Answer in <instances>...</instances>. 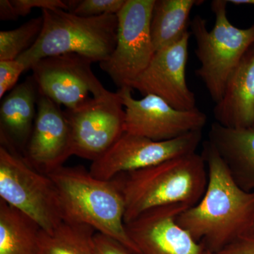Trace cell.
I'll return each mask as SVG.
<instances>
[{
    "instance_id": "1",
    "label": "cell",
    "mask_w": 254,
    "mask_h": 254,
    "mask_svg": "<svg viewBox=\"0 0 254 254\" xmlns=\"http://www.w3.org/2000/svg\"><path fill=\"white\" fill-rule=\"evenodd\" d=\"M202 156L208 170L201 200L177 217V223L205 248L217 254L247 236L254 225V191L242 190L210 141L203 143Z\"/></svg>"
},
{
    "instance_id": "2",
    "label": "cell",
    "mask_w": 254,
    "mask_h": 254,
    "mask_svg": "<svg viewBox=\"0 0 254 254\" xmlns=\"http://www.w3.org/2000/svg\"><path fill=\"white\" fill-rule=\"evenodd\" d=\"M114 179L123 192L126 224L157 207L194 206L204 195L208 175L203 157L193 153Z\"/></svg>"
},
{
    "instance_id": "3",
    "label": "cell",
    "mask_w": 254,
    "mask_h": 254,
    "mask_svg": "<svg viewBox=\"0 0 254 254\" xmlns=\"http://www.w3.org/2000/svg\"><path fill=\"white\" fill-rule=\"evenodd\" d=\"M48 175L58 189L63 220L90 225L136 253L125 226L123 192L115 179L95 178L83 166H63Z\"/></svg>"
},
{
    "instance_id": "4",
    "label": "cell",
    "mask_w": 254,
    "mask_h": 254,
    "mask_svg": "<svg viewBox=\"0 0 254 254\" xmlns=\"http://www.w3.org/2000/svg\"><path fill=\"white\" fill-rule=\"evenodd\" d=\"M43 28L33 46L18 61L31 69L48 57L76 53L93 63L106 61L118 40V15L83 17L63 9H43Z\"/></svg>"
},
{
    "instance_id": "5",
    "label": "cell",
    "mask_w": 254,
    "mask_h": 254,
    "mask_svg": "<svg viewBox=\"0 0 254 254\" xmlns=\"http://www.w3.org/2000/svg\"><path fill=\"white\" fill-rule=\"evenodd\" d=\"M227 0L211 1L215 23L210 31L200 15L190 22L196 43L195 54L200 64L195 73L215 103L221 100L232 72L254 45V23L247 28L236 27L227 18Z\"/></svg>"
},
{
    "instance_id": "6",
    "label": "cell",
    "mask_w": 254,
    "mask_h": 254,
    "mask_svg": "<svg viewBox=\"0 0 254 254\" xmlns=\"http://www.w3.org/2000/svg\"><path fill=\"white\" fill-rule=\"evenodd\" d=\"M0 141V199L33 219L45 232L54 231L63 220L54 182L9 143Z\"/></svg>"
},
{
    "instance_id": "7",
    "label": "cell",
    "mask_w": 254,
    "mask_h": 254,
    "mask_svg": "<svg viewBox=\"0 0 254 254\" xmlns=\"http://www.w3.org/2000/svg\"><path fill=\"white\" fill-rule=\"evenodd\" d=\"M155 0H126L118 14L117 45L106 61L100 63L119 88H131L155 53L150 21ZM132 89V88H131Z\"/></svg>"
},
{
    "instance_id": "8",
    "label": "cell",
    "mask_w": 254,
    "mask_h": 254,
    "mask_svg": "<svg viewBox=\"0 0 254 254\" xmlns=\"http://www.w3.org/2000/svg\"><path fill=\"white\" fill-rule=\"evenodd\" d=\"M89 58L76 53L48 57L31 69L38 93L66 110H73L109 93L91 69Z\"/></svg>"
},
{
    "instance_id": "9",
    "label": "cell",
    "mask_w": 254,
    "mask_h": 254,
    "mask_svg": "<svg viewBox=\"0 0 254 254\" xmlns=\"http://www.w3.org/2000/svg\"><path fill=\"white\" fill-rule=\"evenodd\" d=\"M202 136V131H195L170 141H155L125 132L101 158L92 162L89 171L95 178L109 181L121 174L196 153Z\"/></svg>"
},
{
    "instance_id": "10",
    "label": "cell",
    "mask_w": 254,
    "mask_h": 254,
    "mask_svg": "<svg viewBox=\"0 0 254 254\" xmlns=\"http://www.w3.org/2000/svg\"><path fill=\"white\" fill-rule=\"evenodd\" d=\"M71 127L73 155L94 162L125 133V110L118 92H109L65 111Z\"/></svg>"
},
{
    "instance_id": "11",
    "label": "cell",
    "mask_w": 254,
    "mask_h": 254,
    "mask_svg": "<svg viewBox=\"0 0 254 254\" xmlns=\"http://www.w3.org/2000/svg\"><path fill=\"white\" fill-rule=\"evenodd\" d=\"M132 90L123 88L118 91L125 107L127 133L155 141H170L190 132L202 131L206 124V115L198 108L177 110L151 94L135 99Z\"/></svg>"
},
{
    "instance_id": "12",
    "label": "cell",
    "mask_w": 254,
    "mask_h": 254,
    "mask_svg": "<svg viewBox=\"0 0 254 254\" xmlns=\"http://www.w3.org/2000/svg\"><path fill=\"white\" fill-rule=\"evenodd\" d=\"M188 208L183 204L157 207L125 224L134 254H204V245L177 223V217Z\"/></svg>"
},
{
    "instance_id": "13",
    "label": "cell",
    "mask_w": 254,
    "mask_h": 254,
    "mask_svg": "<svg viewBox=\"0 0 254 254\" xmlns=\"http://www.w3.org/2000/svg\"><path fill=\"white\" fill-rule=\"evenodd\" d=\"M191 33L173 46L155 52L146 69L132 84L142 94L154 95L179 110L196 108L194 92L187 85L186 68Z\"/></svg>"
},
{
    "instance_id": "14",
    "label": "cell",
    "mask_w": 254,
    "mask_h": 254,
    "mask_svg": "<svg viewBox=\"0 0 254 254\" xmlns=\"http://www.w3.org/2000/svg\"><path fill=\"white\" fill-rule=\"evenodd\" d=\"M72 155L71 127L65 112L39 94L34 126L23 156L37 170L49 175Z\"/></svg>"
},
{
    "instance_id": "15",
    "label": "cell",
    "mask_w": 254,
    "mask_h": 254,
    "mask_svg": "<svg viewBox=\"0 0 254 254\" xmlns=\"http://www.w3.org/2000/svg\"><path fill=\"white\" fill-rule=\"evenodd\" d=\"M215 122L230 128L254 125V45L227 81L223 97L213 108Z\"/></svg>"
},
{
    "instance_id": "16",
    "label": "cell",
    "mask_w": 254,
    "mask_h": 254,
    "mask_svg": "<svg viewBox=\"0 0 254 254\" xmlns=\"http://www.w3.org/2000/svg\"><path fill=\"white\" fill-rule=\"evenodd\" d=\"M208 141L237 185L246 191H254V125L230 128L215 122L210 126Z\"/></svg>"
},
{
    "instance_id": "17",
    "label": "cell",
    "mask_w": 254,
    "mask_h": 254,
    "mask_svg": "<svg viewBox=\"0 0 254 254\" xmlns=\"http://www.w3.org/2000/svg\"><path fill=\"white\" fill-rule=\"evenodd\" d=\"M38 88L33 76L14 87L0 108V138L24 153L37 113Z\"/></svg>"
},
{
    "instance_id": "18",
    "label": "cell",
    "mask_w": 254,
    "mask_h": 254,
    "mask_svg": "<svg viewBox=\"0 0 254 254\" xmlns=\"http://www.w3.org/2000/svg\"><path fill=\"white\" fill-rule=\"evenodd\" d=\"M197 0H155L150 33L155 51L176 43L188 32L190 16Z\"/></svg>"
},
{
    "instance_id": "19",
    "label": "cell",
    "mask_w": 254,
    "mask_h": 254,
    "mask_svg": "<svg viewBox=\"0 0 254 254\" xmlns=\"http://www.w3.org/2000/svg\"><path fill=\"white\" fill-rule=\"evenodd\" d=\"M42 230L33 219L0 199V254H38Z\"/></svg>"
},
{
    "instance_id": "20",
    "label": "cell",
    "mask_w": 254,
    "mask_h": 254,
    "mask_svg": "<svg viewBox=\"0 0 254 254\" xmlns=\"http://www.w3.org/2000/svg\"><path fill=\"white\" fill-rule=\"evenodd\" d=\"M96 232L86 224L63 220L54 231L41 230L38 254H95Z\"/></svg>"
},
{
    "instance_id": "21",
    "label": "cell",
    "mask_w": 254,
    "mask_h": 254,
    "mask_svg": "<svg viewBox=\"0 0 254 254\" xmlns=\"http://www.w3.org/2000/svg\"><path fill=\"white\" fill-rule=\"evenodd\" d=\"M43 17L29 20L20 27L0 32V61L17 60L36 43L43 28Z\"/></svg>"
},
{
    "instance_id": "22",
    "label": "cell",
    "mask_w": 254,
    "mask_h": 254,
    "mask_svg": "<svg viewBox=\"0 0 254 254\" xmlns=\"http://www.w3.org/2000/svg\"><path fill=\"white\" fill-rule=\"evenodd\" d=\"M34 8L68 11L66 1L63 0H1L0 19L16 21L19 17L27 16Z\"/></svg>"
},
{
    "instance_id": "23",
    "label": "cell",
    "mask_w": 254,
    "mask_h": 254,
    "mask_svg": "<svg viewBox=\"0 0 254 254\" xmlns=\"http://www.w3.org/2000/svg\"><path fill=\"white\" fill-rule=\"evenodd\" d=\"M126 0H71L66 1L68 11L83 17L118 15Z\"/></svg>"
},
{
    "instance_id": "24",
    "label": "cell",
    "mask_w": 254,
    "mask_h": 254,
    "mask_svg": "<svg viewBox=\"0 0 254 254\" xmlns=\"http://www.w3.org/2000/svg\"><path fill=\"white\" fill-rule=\"evenodd\" d=\"M26 66L18 60L0 61V98L16 85Z\"/></svg>"
},
{
    "instance_id": "25",
    "label": "cell",
    "mask_w": 254,
    "mask_h": 254,
    "mask_svg": "<svg viewBox=\"0 0 254 254\" xmlns=\"http://www.w3.org/2000/svg\"><path fill=\"white\" fill-rule=\"evenodd\" d=\"M94 242L95 254H132L118 241L99 232L95 233Z\"/></svg>"
},
{
    "instance_id": "26",
    "label": "cell",
    "mask_w": 254,
    "mask_h": 254,
    "mask_svg": "<svg viewBox=\"0 0 254 254\" xmlns=\"http://www.w3.org/2000/svg\"><path fill=\"white\" fill-rule=\"evenodd\" d=\"M216 254H254V237H241Z\"/></svg>"
},
{
    "instance_id": "27",
    "label": "cell",
    "mask_w": 254,
    "mask_h": 254,
    "mask_svg": "<svg viewBox=\"0 0 254 254\" xmlns=\"http://www.w3.org/2000/svg\"><path fill=\"white\" fill-rule=\"evenodd\" d=\"M228 3L235 5H252L254 6V0H227Z\"/></svg>"
},
{
    "instance_id": "28",
    "label": "cell",
    "mask_w": 254,
    "mask_h": 254,
    "mask_svg": "<svg viewBox=\"0 0 254 254\" xmlns=\"http://www.w3.org/2000/svg\"><path fill=\"white\" fill-rule=\"evenodd\" d=\"M247 235H249V236L254 237V225L253 227H252V230H250V232H249V234Z\"/></svg>"
},
{
    "instance_id": "29",
    "label": "cell",
    "mask_w": 254,
    "mask_h": 254,
    "mask_svg": "<svg viewBox=\"0 0 254 254\" xmlns=\"http://www.w3.org/2000/svg\"><path fill=\"white\" fill-rule=\"evenodd\" d=\"M204 254H216L213 253V252H210V251L206 250H205Z\"/></svg>"
}]
</instances>
